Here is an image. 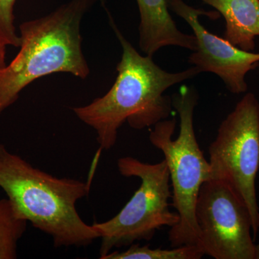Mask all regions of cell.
<instances>
[{"label":"cell","instance_id":"1","mask_svg":"<svg viewBox=\"0 0 259 259\" xmlns=\"http://www.w3.org/2000/svg\"><path fill=\"white\" fill-rule=\"evenodd\" d=\"M105 8L110 26L122 49L116 68L117 78L104 96L72 110L81 122L95 130L100 149L110 150L117 142L118 130L125 122L132 128L143 130L168 118L172 111V101L165 92L202 71L195 66L180 72L162 69L152 56L138 52Z\"/></svg>","mask_w":259,"mask_h":259},{"label":"cell","instance_id":"2","mask_svg":"<svg viewBox=\"0 0 259 259\" xmlns=\"http://www.w3.org/2000/svg\"><path fill=\"white\" fill-rule=\"evenodd\" d=\"M0 188L20 217L51 236L56 248L86 247L100 239L76 207L90 193L88 182L53 176L0 144Z\"/></svg>","mask_w":259,"mask_h":259},{"label":"cell","instance_id":"3","mask_svg":"<svg viewBox=\"0 0 259 259\" xmlns=\"http://www.w3.org/2000/svg\"><path fill=\"white\" fill-rule=\"evenodd\" d=\"M98 1L102 0H70L45 16L20 24V51L0 68V115L39 78L55 73L88 78L81 23Z\"/></svg>","mask_w":259,"mask_h":259},{"label":"cell","instance_id":"4","mask_svg":"<svg viewBox=\"0 0 259 259\" xmlns=\"http://www.w3.org/2000/svg\"><path fill=\"white\" fill-rule=\"evenodd\" d=\"M171 101L180 117L178 137L172 139L177 125L175 118L160 121L149 135L151 144L164 156L173 190L171 206L180 217L176 226L170 228L168 241L171 248L200 246L196 203L201 187L211 180V175L209 161L201 151L194 132V112L198 95L193 87L183 85L172 96Z\"/></svg>","mask_w":259,"mask_h":259},{"label":"cell","instance_id":"5","mask_svg":"<svg viewBox=\"0 0 259 259\" xmlns=\"http://www.w3.org/2000/svg\"><path fill=\"white\" fill-rule=\"evenodd\" d=\"M117 168L122 176L138 177L141 184L115 217L92 225L101 239L100 258L114 248L151 241L156 231L173 228L180 221L177 212L170 209L171 182L165 160L148 163L126 156L119 158Z\"/></svg>","mask_w":259,"mask_h":259},{"label":"cell","instance_id":"6","mask_svg":"<svg viewBox=\"0 0 259 259\" xmlns=\"http://www.w3.org/2000/svg\"><path fill=\"white\" fill-rule=\"evenodd\" d=\"M211 180L234 191L248 209L253 238L259 231L255 179L259 170V102L248 93L221 122L209 148Z\"/></svg>","mask_w":259,"mask_h":259},{"label":"cell","instance_id":"7","mask_svg":"<svg viewBox=\"0 0 259 259\" xmlns=\"http://www.w3.org/2000/svg\"><path fill=\"white\" fill-rule=\"evenodd\" d=\"M195 216L204 255L215 259H254L249 212L229 186L218 180L204 182Z\"/></svg>","mask_w":259,"mask_h":259},{"label":"cell","instance_id":"8","mask_svg":"<svg viewBox=\"0 0 259 259\" xmlns=\"http://www.w3.org/2000/svg\"><path fill=\"white\" fill-rule=\"evenodd\" d=\"M167 3L169 10L190 25L197 39V48L189 56V63L202 72L217 75L232 94L246 93L245 76L259 66V53L242 50L204 28L199 17L204 15L216 20L220 17L218 11L197 9L183 0H167Z\"/></svg>","mask_w":259,"mask_h":259},{"label":"cell","instance_id":"9","mask_svg":"<svg viewBox=\"0 0 259 259\" xmlns=\"http://www.w3.org/2000/svg\"><path fill=\"white\" fill-rule=\"evenodd\" d=\"M136 3L141 18L139 47L145 55L153 57L159 49L166 47L196 50V37L177 28L167 0H136Z\"/></svg>","mask_w":259,"mask_h":259},{"label":"cell","instance_id":"10","mask_svg":"<svg viewBox=\"0 0 259 259\" xmlns=\"http://www.w3.org/2000/svg\"><path fill=\"white\" fill-rule=\"evenodd\" d=\"M226 20L224 37L242 50L253 51L259 37V0H199Z\"/></svg>","mask_w":259,"mask_h":259},{"label":"cell","instance_id":"11","mask_svg":"<svg viewBox=\"0 0 259 259\" xmlns=\"http://www.w3.org/2000/svg\"><path fill=\"white\" fill-rule=\"evenodd\" d=\"M27 224L8 197L0 199V259L18 258V243Z\"/></svg>","mask_w":259,"mask_h":259},{"label":"cell","instance_id":"12","mask_svg":"<svg viewBox=\"0 0 259 259\" xmlns=\"http://www.w3.org/2000/svg\"><path fill=\"white\" fill-rule=\"evenodd\" d=\"M204 255L202 248L197 245L162 249L134 243L124 251L112 250L100 259H200Z\"/></svg>","mask_w":259,"mask_h":259},{"label":"cell","instance_id":"13","mask_svg":"<svg viewBox=\"0 0 259 259\" xmlns=\"http://www.w3.org/2000/svg\"><path fill=\"white\" fill-rule=\"evenodd\" d=\"M18 0H0V45L20 48V37L15 26L14 8Z\"/></svg>","mask_w":259,"mask_h":259},{"label":"cell","instance_id":"14","mask_svg":"<svg viewBox=\"0 0 259 259\" xmlns=\"http://www.w3.org/2000/svg\"><path fill=\"white\" fill-rule=\"evenodd\" d=\"M7 47L0 45V68L6 65Z\"/></svg>","mask_w":259,"mask_h":259},{"label":"cell","instance_id":"15","mask_svg":"<svg viewBox=\"0 0 259 259\" xmlns=\"http://www.w3.org/2000/svg\"><path fill=\"white\" fill-rule=\"evenodd\" d=\"M254 259H259V243L255 244Z\"/></svg>","mask_w":259,"mask_h":259}]
</instances>
